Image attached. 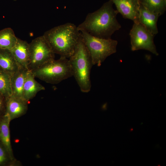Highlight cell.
I'll return each instance as SVG.
<instances>
[{"mask_svg":"<svg viewBox=\"0 0 166 166\" xmlns=\"http://www.w3.org/2000/svg\"><path fill=\"white\" fill-rule=\"evenodd\" d=\"M113 4L109 0L97 10L88 14L84 21L77 26L78 30L99 38H111L114 32L121 27L117 19L118 12L113 8Z\"/></svg>","mask_w":166,"mask_h":166,"instance_id":"obj_1","label":"cell"},{"mask_svg":"<svg viewBox=\"0 0 166 166\" xmlns=\"http://www.w3.org/2000/svg\"><path fill=\"white\" fill-rule=\"evenodd\" d=\"M80 35L77 26L69 22L53 27L43 35L55 54L69 58L74 52Z\"/></svg>","mask_w":166,"mask_h":166,"instance_id":"obj_2","label":"cell"},{"mask_svg":"<svg viewBox=\"0 0 166 166\" xmlns=\"http://www.w3.org/2000/svg\"><path fill=\"white\" fill-rule=\"evenodd\" d=\"M73 76L81 91L87 93L91 90V69L93 65L89 53L81 35L74 52L69 58Z\"/></svg>","mask_w":166,"mask_h":166,"instance_id":"obj_3","label":"cell"},{"mask_svg":"<svg viewBox=\"0 0 166 166\" xmlns=\"http://www.w3.org/2000/svg\"><path fill=\"white\" fill-rule=\"evenodd\" d=\"M30 71L35 77L51 84H58L73 76L69 59L61 57Z\"/></svg>","mask_w":166,"mask_h":166,"instance_id":"obj_4","label":"cell"},{"mask_svg":"<svg viewBox=\"0 0 166 166\" xmlns=\"http://www.w3.org/2000/svg\"><path fill=\"white\" fill-rule=\"evenodd\" d=\"M84 42L90 55L93 65L100 66L109 56L116 52L117 41L94 37L86 31L80 30Z\"/></svg>","mask_w":166,"mask_h":166,"instance_id":"obj_5","label":"cell"},{"mask_svg":"<svg viewBox=\"0 0 166 166\" xmlns=\"http://www.w3.org/2000/svg\"><path fill=\"white\" fill-rule=\"evenodd\" d=\"M29 48L30 71L54 59L55 53L43 35L33 39L29 43Z\"/></svg>","mask_w":166,"mask_h":166,"instance_id":"obj_6","label":"cell"},{"mask_svg":"<svg viewBox=\"0 0 166 166\" xmlns=\"http://www.w3.org/2000/svg\"><path fill=\"white\" fill-rule=\"evenodd\" d=\"M129 35L132 51L145 49L158 55L153 41L155 35L140 23H134Z\"/></svg>","mask_w":166,"mask_h":166,"instance_id":"obj_7","label":"cell"},{"mask_svg":"<svg viewBox=\"0 0 166 166\" xmlns=\"http://www.w3.org/2000/svg\"><path fill=\"white\" fill-rule=\"evenodd\" d=\"M114 4L118 13L125 19L132 20L134 23H139L140 6L139 0H110Z\"/></svg>","mask_w":166,"mask_h":166,"instance_id":"obj_8","label":"cell"},{"mask_svg":"<svg viewBox=\"0 0 166 166\" xmlns=\"http://www.w3.org/2000/svg\"><path fill=\"white\" fill-rule=\"evenodd\" d=\"M5 114L11 121L25 115L28 109V101L24 99L11 95L6 99Z\"/></svg>","mask_w":166,"mask_h":166,"instance_id":"obj_9","label":"cell"},{"mask_svg":"<svg viewBox=\"0 0 166 166\" xmlns=\"http://www.w3.org/2000/svg\"><path fill=\"white\" fill-rule=\"evenodd\" d=\"M10 51L19 67L28 69L30 61L29 43L18 38L16 45Z\"/></svg>","mask_w":166,"mask_h":166,"instance_id":"obj_10","label":"cell"},{"mask_svg":"<svg viewBox=\"0 0 166 166\" xmlns=\"http://www.w3.org/2000/svg\"><path fill=\"white\" fill-rule=\"evenodd\" d=\"M160 16L158 14L150 12L140 4L139 23L154 35L158 33L157 23Z\"/></svg>","mask_w":166,"mask_h":166,"instance_id":"obj_11","label":"cell"},{"mask_svg":"<svg viewBox=\"0 0 166 166\" xmlns=\"http://www.w3.org/2000/svg\"><path fill=\"white\" fill-rule=\"evenodd\" d=\"M31 72L29 71L25 81L23 90V98L28 102L39 92L44 90L45 87L38 82Z\"/></svg>","mask_w":166,"mask_h":166,"instance_id":"obj_12","label":"cell"},{"mask_svg":"<svg viewBox=\"0 0 166 166\" xmlns=\"http://www.w3.org/2000/svg\"><path fill=\"white\" fill-rule=\"evenodd\" d=\"M19 68L10 50L0 48V69L12 76Z\"/></svg>","mask_w":166,"mask_h":166,"instance_id":"obj_13","label":"cell"},{"mask_svg":"<svg viewBox=\"0 0 166 166\" xmlns=\"http://www.w3.org/2000/svg\"><path fill=\"white\" fill-rule=\"evenodd\" d=\"M29 71L28 69L20 67L18 70L11 76L12 95L24 99V85Z\"/></svg>","mask_w":166,"mask_h":166,"instance_id":"obj_14","label":"cell"},{"mask_svg":"<svg viewBox=\"0 0 166 166\" xmlns=\"http://www.w3.org/2000/svg\"><path fill=\"white\" fill-rule=\"evenodd\" d=\"M11 121L6 114L0 117V141L8 151L12 158L15 159L11 146L10 124Z\"/></svg>","mask_w":166,"mask_h":166,"instance_id":"obj_15","label":"cell"},{"mask_svg":"<svg viewBox=\"0 0 166 166\" xmlns=\"http://www.w3.org/2000/svg\"><path fill=\"white\" fill-rule=\"evenodd\" d=\"M13 30L10 28H4L0 31V48L11 50L17 41Z\"/></svg>","mask_w":166,"mask_h":166,"instance_id":"obj_16","label":"cell"},{"mask_svg":"<svg viewBox=\"0 0 166 166\" xmlns=\"http://www.w3.org/2000/svg\"><path fill=\"white\" fill-rule=\"evenodd\" d=\"M140 4L150 12L163 14L166 10V0H139Z\"/></svg>","mask_w":166,"mask_h":166,"instance_id":"obj_17","label":"cell"},{"mask_svg":"<svg viewBox=\"0 0 166 166\" xmlns=\"http://www.w3.org/2000/svg\"><path fill=\"white\" fill-rule=\"evenodd\" d=\"M11 76L0 69V93L6 98L12 95Z\"/></svg>","mask_w":166,"mask_h":166,"instance_id":"obj_18","label":"cell"},{"mask_svg":"<svg viewBox=\"0 0 166 166\" xmlns=\"http://www.w3.org/2000/svg\"><path fill=\"white\" fill-rule=\"evenodd\" d=\"M21 165V162L12 158L7 149L0 141V166Z\"/></svg>","mask_w":166,"mask_h":166,"instance_id":"obj_19","label":"cell"},{"mask_svg":"<svg viewBox=\"0 0 166 166\" xmlns=\"http://www.w3.org/2000/svg\"><path fill=\"white\" fill-rule=\"evenodd\" d=\"M6 106V98L2 95L0 93V117L5 115Z\"/></svg>","mask_w":166,"mask_h":166,"instance_id":"obj_20","label":"cell"}]
</instances>
